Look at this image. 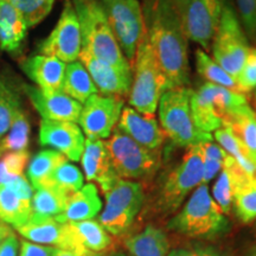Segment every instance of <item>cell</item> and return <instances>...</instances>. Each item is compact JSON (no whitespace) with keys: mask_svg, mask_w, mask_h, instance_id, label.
<instances>
[{"mask_svg":"<svg viewBox=\"0 0 256 256\" xmlns=\"http://www.w3.org/2000/svg\"><path fill=\"white\" fill-rule=\"evenodd\" d=\"M145 32L168 87L190 86L188 38L176 0H144Z\"/></svg>","mask_w":256,"mask_h":256,"instance_id":"obj_1","label":"cell"},{"mask_svg":"<svg viewBox=\"0 0 256 256\" xmlns=\"http://www.w3.org/2000/svg\"><path fill=\"white\" fill-rule=\"evenodd\" d=\"M190 104L196 127L210 134L252 110L247 95L212 83H204L196 92L192 90Z\"/></svg>","mask_w":256,"mask_h":256,"instance_id":"obj_2","label":"cell"},{"mask_svg":"<svg viewBox=\"0 0 256 256\" xmlns=\"http://www.w3.org/2000/svg\"><path fill=\"white\" fill-rule=\"evenodd\" d=\"M81 30L82 50L113 66H130L124 56L100 0H72Z\"/></svg>","mask_w":256,"mask_h":256,"instance_id":"obj_3","label":"cell"},{"mask_svg":"<svg viewBox=\"0 0 256 256\" xmlns=\"http://www.w3.org/2000/svg\"><path fill=\"white\" fill-rule=\"evenodd\" d=\"M168 226L188 238L210 240L228 232L230 223L211 197L208 184H200Z\"/></svg>","mask_w":256,"mask_h":256,"instance_id":"obj_4","label":"cell"},{"mask_svg":"<svg viewBox=\"0 0 256 256\" xmlns=\"http://www.w3.org/2000/svg\"><path fill=\"white\" fill-rule=\"evenodd\" d=\"M192 89L177 87L166 90L159 100V122L165 136L178 147H191L212 142L210 133L198 130L191 113Z\"/></svg>","mask_w":256,"mask_h":256,"instance_id":"obj_5","label":"cell"},{"mask_svg":"<svg viewBox=\"0 0 256 256\" xmlns=\"http://www.w3.org/2000/svg\"><path fill=\"white\" fill-rule=\"evenodd\" d=\"M132 66L133 81L128 94V102L139 113L154 116L160 98L170 87L164 72L153 55L146 32H144L138 44Z\"/></svg>","mask_w":256,"mask_h":256,"instance_id":"obj_6","label":"cell"},{"mask_svg":"<svg viewBox=\"0 0 256 256\" xmlns=\"http://www.w3.org/2000/svg\"><path fill=\"white\" fill-rule=\"evenodd\" d=\"M202 145L188 147L180 162L166 174L160 183L156 196V208L162 214L176 212L192 190L203 182Z\"/></svg>","mask_w":256,"mask_h":256,"instance_id":"obj_7","label":"cell"},{"mask_svg":"<svg viewBox=\"0 0 256 256\" xmlns=\"http://www.w3.org/2000/svg\"><path fill=\"white\" fill-rule=\"evenodd\" d=\"M104 144L114 171L122 179H150L162 164V150L146 148L120 130H114Z\"/></svg>","mask_w":256,"mask_h":256,"instance_id":"obj_8","label":"cell"},{"mask_svg":"<svg viewBox=\"0 0 256 256\" xmlns=\"http://www.w3.org/2000/svg\"><path fill=\"white\" fill-rule=\"evenodd\" d=\"M210 50L212 51L214 60L230 76L236 78L250 50V46L240 23L232 0H228L224 6Z\"/></svg>","mask_w":256,"mask_h":256,"instance_id":"obj_9","label":"cell"},{"mask_svg":"<svg viewBox=\"0 0 256 256\" xmlns=\"http://www.w3.org/2000/svg\"><path fill=\"white\" fill-rule=\"evenodd\" d=\"M106 206L98 223L112 235H120L132 226L145 202L142 185L138 182L118 178L104 191Z\"/></svg>","mask_w":256,"mask_h":256,"instance_id":"obj_10","label":"cell"},{"mask_svg":"<svg viewBox=\"0 0 256 256\" xmlns=\"http://www.w3.org/2000/svg\"><path fill=\"white\" fill-rule=\"evenodd\" d=\"M124 56L133 64L138 44L145 32L139 0H100Z\"/></svg>","mask_w":256,"mask_h":256,"instance_id":"obj_11","label":"cell"},{"mask_svg":"<svg viewBox=\"0 0 256 256\" xmlns=\"http://www.w3.org/2000/svg\"><path fill=\"white\" fill-rule=\"evenodd\" d=\"M185 34L188 40L196 42L210 51L211 42L218 26L224 6L228 0H176Z\"/></svg>","mask_w":256,"mask_h":256,"instance_id":"obj_12","label":"cell"},{"mask_svg":"<svg viewBox=\"0 0 256 256\" xmlns=\"http://www.w3.org/2000/svg\"><path fill=\"white\" fill-rule=\"evenodd\" d=\"M82 50L80 23L70 0L64 2L63 11L55 28L38 46L40 55L56 57L64 63L75 62Z\"/></svg>","mask_w":256,"mask_h":256,"instance_id":"obj_13","label":"cell"},{"mask_svg":"<svg viewBox=\"0 0 256 256\" xmlns=\"http://www.w3.org/2000/svg\"><path fill=\"white\" fill-rule=\"evenodd\" d=\"M124 101L120 96L94 94L82 106L80 128L89 140L108 139L119 122Z\"/></svg>","mask_w":256,"mask_h":256,"instance_id":"obj_14","label":"cell"},{"mask_svg":"<svg viewBox=\"0 0 256 256\" xmlns=\"http://www.w3.org/2000/svg\"><path fill=\"white\" fill-rule=\"evenodd\" d=\"M80 62L86 66L98 92L106 96L124 98L130 94L133 81L132 66H113L81 50Z\"/></svg>","mask_w":256,"mask_h":256,"instance_id":"obj_15","label":"cell"},{"mask_svg":"<svg viewBox=\"0 0 256 256\" xmlns=\"http://www.w3.org/2000/svg\"><path fill=\"white\" fill-rule=\"evenodd\" d=\"M40 142L42 146L51 147L66 159L81 160L86 139L82 130L76 122L69 121L42 120L40 126Z\"/></svg>","mask_w":256,"mask_h":256,"instance_id":"obj_16","label":"cell"},{"mask_svg":"<svg viewBox=\"0 0 256 256\" xmlns=\"http://www.w3.org/2000/svg\"><path fill=\"white\" fill-rule=\"evenodd\" d=\"M24 92L43 120L78 121L82 104L62 90H50L26 84L24 86Z\"/></svg>","mask_w":256,"mask_h":256,"instance_id":"obj_17","label":"cell"},{"mask_svg":"<svg viewBox=\"0 0 256 256\" xmlns=\"http://www.w3.org/2000/svg\"><path fill=\"white\" fill-rule=\"evenodd\" d=\"M16 229L22 236L37 244L56 246L57 248L66 250H78L84 248L76 242L69 223H60L55 218L31 217L26 224Z\"/></svg>","mask_w":256,"mask_h":256,"instance_id":"obj_18","label":"cell"},{"mask_svg":"<svg viewBox=\"0 0 256 256\" xmlns=\"http://www.w3.org/2000/svg\"><path fill=\"white\" fill-rule=\"evenodd\" d=\"M118 130L152 151H160L166 139L156 116H147L132 107L124 108L121 112Z\"/></svg>","mask_w":256,"mask_h":256,"instance_id":"obj_19","label":"cell"},{"mask_svg":"<svg viewBox=\"0 0 256 256\" xmlns=\"http://www.w3.org/2000/svg\"><path fill=\"white\" fill-rule=\"evenodd\" d=\"M81 162L86 178L89 182H96L100 185L102 192L120 178L112 166L104 140H86Z\"/></svg>","mask_w":256,"mask_h":256,"instance_id":"obj_20","label":"cell"},{"mask_svg":"<svg viewBox=\"0 0 256 256\" xmlns=\"http://www.w3.org/2000/svg\"><path fill=\"white\" fill-rule=\"evenodd\" d=\"M25 75L42 89L62 90L66 63L56 57L36 55L20 64Z\"/></svg>","mask_w":256,"mask_h":256,"instance_id":"obj_21","label":"cell"},{"mask_svg":"<svg viewBox=\"0 0 256 256\" xmlns=\"http://www.w3.org/2000/svg\"><path fill=\"white\" fill-rule=\"evenodd\" d=\"M102 202L98 196V188L89 183L69 196L66 209L60 215L55 217V220L60 223L92 220L100 214Z\"/></svg>","mask_w":256,"mask_h":256,"instance_id":"obj_22","label":"cell"},{"mask_svg":"<svg viewBox=\"0 0 256 256\" xmlns=\"http://www.w3.org/2000/svg\"><path fill=\"white\" fill-rule=\"evenodd\" d=\"M28 26L8 0H0V48L8 52L20 49Z\"/></svg>","mask_w":256,"mask_h":256,"instance_id":"obj_23","label":"cell"},{"mask_svg":"<svg viewBox=\"0 0 256 256\" xmlns=\"http://www.w3.org/2000/svg\"><path fill=\"white\" fill-rule=\"evenodd\" d=\"M248 177L244 172L240 168L236 162L230 156H226L224 160L223 168L217 178L215 185L212 188V198L216 202L217 206L220 208L223 214H229L232 208L234 194L236 188L242 180Z\"/></svg>","mask_w":256,"mask_h":256,"instance_id":"obj_24","label":"cell"},{"mask_svg":"<svg viewBox=\"0 0 256 256\" xmlns=\"http://www.w3.org/2000/svg\"><path fill=\"white\" fill-rule=\"evenodd\" d=\"M124 246L132 256H168L170 252L168 235L151 224L142 232L128 238Z\"/></svg>","mask_w":256,"mask_h":256,"instance_id":"obj_25","label":"cell"},{"mask_svg":"<svg viewBox=\"0 0 256 256\" xmlns=\"http://www.w3.org/2000/svg\"><path fill=\"white\" fill-rule=\"evenodd\" d=\"M32 216L36 218H55L66 209L69 194L52 184H43L34 188Z\"/></svg>","mask_w":256,"mask_h":256,"instance_id":"obj_26","label":"cell"},{"mask_svg":"<svg viewBox=\"0 0 256 256\" xmlns=\"http://www.w3.org/2000/svg\"><path fill=\"white\" fill-rule=\"evenodd\" d=\"M62 92L81 104H84L92 95L98 94V89L88 70L80 60L68 63L66 66Z\"/></svg>","mask_w":256,"mask_h":256,"instance_id":"obj_27","label":"cell"},{"mask_svg":"<svg viewBox=\"0 0 256 256\" xmlns=\"http://www.w3.org/2000/svg\"><path fill=\"white\" fill-rule=\"evenodd\" d=\"M31 202L23 200L6 185L0 184V220L14 228L24 226L32 216Z\"/></svg>","mask_w":256,"mask_h":256,"instance_id":"obj_28","label":"cell"},{"mask_svg":"<svg viewBox=\"0 0 256 256\" xmlns=\"http://www.w3.org/2000/svg\"><path fill=\"white\" fill-rule=\"evenodd\" d=\"M69 226L76 242L95 252H101L110 248L112 238L110 232L101 226L98 220H81V222H69Z\"/></svg>","mask_w":256,"mask_h":256,"instance_id":"obj_29","label":"cell"},{"mask_svg":"<svg viewBox=\"0 0 256 256\" xmlns=\"http://www.w3.org/2000/svg\"><path fill=\"white\" fill-rule=\"evenodd\" d=\"M215 139L226 154L235 160L236 164L248 177H256V165L252 162L243 144L240 142L238 138L232 133V130L228 126L223 124L222 127L215 130Z\"/></svg>","mask_w":256,"mask_h":256,"instance_id":"obj_30","label":"cell"},{"mask_svg":"<svg viewBox=\"0 0 256 256\" xmlns=\"http://www.w3.org/2000/svg\"><path fill=\"white\" fill-rule=\"evenodd\" d=\"M66 160V156L55 150H44L34 156L28 168V177L30 179L32 188H36L46 183L57 166Z\"/></svg>","mask_w":256,"mask_h":256,"instance_id":"obj_31","label":"cell"},{"mask_svg":"<svg viewBox=\"0 0 256 256\" xmlns=\"http://www.w3.org/2000/svg\"><path fill=\"white\" fill-rule=\"evenodd\" d=\"M232 206L238 218L243 223L256 220V177L246 178L234 194Z\"/></svg>","mask_w":256,"mask_h":256,"instance_id":"obj_32","label":"cell"},{"mask_svg":"<svg viewBox=\"0 0 256 256\" xmlns=\"http://www.w3.org/2000/svg\"><path fill=\"white\" fill-rule=\"evenodd\" d=\"M196 68L198 75L208 81V83H212L220 87L240 92L235 78L230 76L222 66H218L206 51L200 49L196 51Z\"/></svg>","mask_w":256,"mask_h":256,"instance_id":"obj_33","label":"cell"},{"mask_svg":"<svg viewBox=\"0 0 256 256\" xmlns=\"http://www.w3.org/2000/svg\"><path fill=\"white\" fill-rule=\"evenodd\" d=\"M28 136H30V124H28V118L19 108L14 115V120L8 130V134L0 140V147L2 152L26 151Z\"/></svg>","mask_w":256,"mask_h":256,"instance_id":"obj_34","label":"cell"},{"mask_svg":"<svg viewBox=\"0 0 256 256\" xmlns=\"http://www.w3.org/2000/svg\"><path fill=\"white\" fill-rule=\"evenodd\" d=\"M224 126H228L238 138L252 162L256 165V112L252 110L243 114Z\"/></svg>","mask_w":256,"mask_h":256,"instance_id":"obj_35","label":"cell"},{"mask_svg":"<svg viewBox=\"0 0 256 256\" xmlns=\"http://www.w3.org/2000/svg\"><path fill=\"white\" fill-rule=\"evenodd\" d=\"M52 184L56 188L72 196L76 191L83 186V174L78 168L70 164L66 160L62 164L57 166L55 171L51 174L49 179L44 184ZM43 185V184H42Z\"/></svg>","mask_w":256,"mask_h":256,"instance_id":"obj_36","label":"cell"},{"mask_svg":"<svg viewBox=\"0 0 256 256\" xmlns=\"http://www.w3.org/2000/svg\"><path fill=\"white\" fill-rule=\"evenodd\" d=\"M23 17L28 28L40 24L52 10L55 0H8Z\"/></svg>","mask_w":256,"mask_h":256,"instance_id":"obj_37","label":"cell"},{"mask_svg":"<svg viewBox=\"0 0 256 256\" xmlns=\"http://www.w3.org/2000/svg\"><path fill=\"white\" fill-rule=\"evenodd\" d=\"M20 108L19 96L8 83L0 80V140L11 127L14 115Z\"/></svg>","mask_w":256,"mask_h":256,"instance_id":"obj_38","label":"cell"},{"mask_svg":"<svg viewBox=\"0 0 256 256\" xmlns=\"http://www.w3.org/2000/svg\"><path fill=\"white\" fill-rule=\"evenodd\" d=\"M202 148H203V182L202 184H208L223 168L224 160L228 154L222 147L212 142L203 144Z\"/></svg>","mask_w":256,"mask_h":256,"instance_id":"obj_39","label":"cell"},{"mask_svg":"<svg viewBox=\"0 0 256 256\" xmlns=\"http://www.w3.org/2000/svg\"><path fill=\"white\" fill-rule=\"evenodd\" d=\"M28 158L30 154L28 151L5 152L0 156V184L8 183L12 178L23 174Z\"/></svg>","mask_w":256,"mask_h":256,"instance_id":"obj_40","label":"cell"},{"mask_svg":"<svg viewBox=\"0 0 256 256\" xmlns=\"http://www.w3.org/2000/svg\"><path fill=\"white\" fill-rule=\"evenodd\" d=\"M236 8L246 36L256 46V0H236Z\"/></svg>","mask_w":256,"mask_h":256,"instance_id":"obj_41","label":"cell"},{"mask_svg":"<svg viewBox=\"0 0 256 256\" xmlns=\"http://www.w3.org/2000/svg\"><path fill=\"white\" fill-rule=\"evenodd\" d=\"M240 92L248 94L256 89V46H250L242 69L235 78Z\"/></svg>","mask_w":256,"mask_h":256,"instance_id":"obj_42","label":"cell"},{"mask_svg":"<svg viewBox=\"0 0 256 256\" xmlns=\"http://www.w3.org/2000/svg\"><path fill=\"white\" fill-rule=\"evenodd\" d=\"M168 256H226L218 249L210 246L194 244L186 247H178L168 252Z\"/></svg>","mask_w":256,"mask_h":256,"instance_id":"obj_43","label":"cell"},{"mask_svg":"<svg viewBox=\"0 0 256 256\" xmlns=\"http://www.w3.org/2000/svg\"><path fill=\"white\" fill-rule=\"evenodd\" d=\"M8 188H11L16 194L26 200H32L34 197V188L31 184H28L26 177L24 174L18 176V177L12 178L8 183H5Z\"/></svg>","mask_w":256,"mask_h":256,"instance_id":"obj_44","label":"cell"},{"mask_svg":"<svg viewBox=\"0 0 256 256\" xmlns=\"http://www.w3.org/2000/svg\"><path fill=\"white\" fill-rule=\"evenodd\" d=\"M55 248L44 247V246L37 244L23 241L22 242V252L20 256H54Z\"/></svg>","mask_w":256,"mask_h":256,"instance_id":"obj_45","label":"cell"},{"mask_svg":"<svg viewBox=\"0 0 256 256\" xmlns=\"http://www.w3.org/2000/svg\"><path fill=\"white\" fill-rule=\"evenodd\" d=\"M18 246V240L14 234H12L0 244V256H17Z\"/></svg>","mask_w":256,"mask_h":256,"instance_id":"obj_46","label":"cell"},{"mask_svg":"<svg viewBox=\"0 0 256 256\" xmlns=\"http://www.w3.org/2000/svg\"><path fill=\"white\" fill-rule=\"evenodd\" d=\"M101 252H95L89 250V249H78V250H66V249L55 248L54 256H104Z\"/></svg>","mask_w":256,"mask_h":256,"instance_id":"obj_47","label":"cell"},{"mask_svg":"<svg viewBox=\"0 0 256 256\" xmlns=\"http://www.w3.org/2000/svg\"><path fill=\"white\" fill-rule=\"evenodd\" d=\"M12 234L14 232H12V229L10 228L8 224L2 222V220H0V244H2L10 235H12Z\"/></svg>","mask_w":256,"mask_h":256,"instance_id":"obj_48","label":"cell"},{"mask_svg":"<svg viewBox=\"0 0 256 256\" xmlns=\"http://www.w3.org/2000/svg\"><path fill=\"white\" fill-rule=\"evenodd\" d=\"M110 256H128V255L124 254V252H114V254H110Z\"/></svg>","mask_w":256,"mask_h":256,"instance_id":"obj_49","label":"cell"},{"mask_svg":"<svg viewBox=\"0 0 256 256\" xmlns=\"http://www.w3.org/2000/svg\"><path fill=\"white\" fill-rule=\"evenodd\" d=\"M252 104H254L255 108H256V90L254 92V95H252Z\"/></svg>","mask_w":256,"mask_h":256,"instance_id":"obj_50","label":"cell"},{"mask_svg":"<svg viewBox=\"0 0 256 256\" xmlns=\"http://www.w3.org/2000/svg\"><path fill=\"white\" fill-rule=\"evenodd\" d=\"M2 154H4V152H2V147H0V156H2Z\"/></svg>","mask_w":256,"mask_h":256,"instance_id":"obj_51","label":"cell"},{"mask_svg":"<svg viewBox=\"0 0 256 256\" xmlns=\"http://www.w3.org/2000/svg\"><path fill=\"white\" fill-rule=\"evenodd\" d=\"M250 256H256V250H255V252H252V254H250Z\"/></svg>","mask_w":256,"mask_h":256,"instance_id":"obj_52","label":"cell"}]
</instances>
